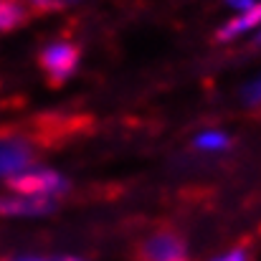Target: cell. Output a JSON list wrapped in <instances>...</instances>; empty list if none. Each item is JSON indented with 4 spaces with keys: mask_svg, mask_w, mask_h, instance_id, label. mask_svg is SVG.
I'll list each match as a JSON object with an SVG mask.
<instances>
[{
    "mask_svg": "<svg viewBox=\"0 0 261 261\" xmlns=\"http://www.w3.org/2000/svg\"><path fill=\"white\" fill-rule=\"evenodd\" d=\"M226 3H228V5H231V8L236 10V13H244V10L254 8V5H256L259 0H226Z\"/></svg>",
    "mask_w": 261,
    "mask_h": 261,
    "instance_id": "cell-12",
    "label": "cell"
},
{
    "mask_svg": "<svg viewBox=\"0 0 261 261\" xmlns=\"http://www.w3.org/2000/svg\"><path fill=\"white\" fill-rule=\"evenodd\" d=\"M256 28H261V0L254 8L236 13L228 23H223L221 31H218V41H236V38H241V36H246L249 31H256Z\"/></svg>",
    "mask_w": 261,
    "mask_h": 261,
    "instance_id": "cell-6",
    "label": "cell"
},
{
    "mask_svg": "<svg viewBox=\"0 0 261 261\" xmlns=\"http://www.w3.org/2000/svg\"><path fill=\"white\" fill-rule=\"evenodd\" d=\"M61 261H87V259H82V256H66V259H61Z\"/></svg>",
    "mask_w": 261,
    "mask_h": 261,
    "instance_id": "cell-13",
    "label": "cell"
},
{
    "mask_svg": "<svg viewBox=\"0 0 261 261\" xmlns=\"http://www.w3.org/2000/svg\"><path fill=\"white\" fill-rule=\"evenodd\" d=\"M193 145H195L198 150H203V152H218V150H226V147L231 145V140H228V135L221 132V129H205V132H200V135L195 137Z\"/></svg>",
    "mask_w": 261,
    "mask_h": 261,
    "instance_id": "cell-8",
    "label": "cell"
},
{
    "mask_svg": "<svg viewBox=\"0 0 261 261\" xmlns=\"http://www.w3.org/2000/svg\"><path fill=\"white\" fill-rule=\"evenodd\" d=\"M241 96H244V101H246L249 107H261V74L244 87V94H241Z\"/></svg>",
    "mask_w": 261,
    "mask_h": 261,
    "instance_id": "cell-10",
    "label": "cell"
},
{
    "mask_svg": "<svg viewBox=\"0 0 261 261\" xmlns=\"http://www.w3.org/2000/svg\"><path fill=\"white\" fill-rule=\"evenodd\" d=\"M33 152L25 140L18 137H0V177H13L31 168Z\"/></svg>",
    "mask_w": 261,
    "mask_h": 261,
    "instance_id": "cell-4",
    "label": "cell"
},
{
    "mask_svg": "<svg viewBox=\"0 0 261 261\" xmlns=\"http://www.w3.org/2000/svg\"><path fill=\"white\" fill-rule=\"evenodd\" d=\"M79 59H82V51L76 43L71 41H54L48 46H43L41 51V69L46 74V79L51 84H64L66 79L74 76L76 66H79Z\"/></svg>",
    "mask_w": 261,
    "mask_h": 261,
    "instance_id": "cell-2",
    "label": "cell"
},
{
    "mask_svg": "<svg viewBox=\"0 0 261 261\" xmlns=\"http://www.w3.org/2000/svg\"><path fill=\"white\" fill-rule=\"evenodd\" d=\"M28 20V5L20 0H0V33H10Z\"/></svg>",
    "mask_w": 261,
    "mask_h": 261,
    "instance_id": "cell-7",
    "label": "cell"
},
{
    "mask_svg": "<svg viewBox=\"0 0 261 261\" xmlns=\"http://www.w3.org/2000/svg\"><path fill=\"white\" fill-rule=\"evenodd\" d=\"M33 10H41V13H56V10H66L71 5H76L79 0H28Z\"/></svg>",
    "mask_w": 261,
    "mask_h": 261,
    "instance_id": "cell-9",
    "label": "cell"
},
{
    "mask_svg": "<svg viewBox=\"0 0 261 261\" xmlns=\"http://www.w3.org/2000/svg\"><path fill=\"white\" fill-rule=\"evenodd\" d=\"M8 190L31 198H56L66 190V180L56 170L43 168H25L23 173L8 177Z\"/></svg>",
    "mask_w": 261,
    "mask_h": 261,
    "instance_id": "cell-1",
    "label": "cell"
},
{
    "mask_svg": "<svg viewBox=\"0 0 261 261\" xmlns=\"http://www.w3.org/2000/svg\"><path fill=\"white\" fill-rule=\"evenodd\" d=\"M211 261H251V259H249V254H246L244 249H228V251L213 256Z\"/></svg>",
    "mask_w": 261,
    "mask_h": 261,
    "instance_id": "cell-11",
    "label": "cell"
},
{
    "mask_svg": "<svg viewBox=\"0 0 261 261\" xmlns=\"http://www.w3.org/2000/svg\"><path fill=\"white\" fill-rule=\"evenodd\" d=\"M256 43H261V31H259V33H256Z\"/></svg>",
    "mask_w": 261,
    "mask_h": 261,
    "instance_id": "cell-14",
    "label": "cell"
},
{
    "mask_svg": "<svg viewBox=\"0 0 261 261\" xmlns=\"http://www.w3.org/2000/svg\"><path fill=\"white\" fill-rule=\"evenodd\" d=\"M54 208V198H31V195H3L0 198V216H46Z\"/></svg>",
    "mask_w": 261,
    "mask_h": 261,
    "instance_id": "cell-5",
    "label": "cell"
},
{
    "mask_svg": "<svg viewBox=\"0 0 261 261\" xmlns=\"http://www.w3.org/2000/svg\"><path fill=\"white\" fill-rule=\"evenodd\" d=\"M142 261H188V246L173 231H158L140 246Z\"/></svg>",
    "mask_w": 261,
    "mask_h": 261,
    "instance_id": "cell-3",
    "label": "cell"
}]
</instances>
